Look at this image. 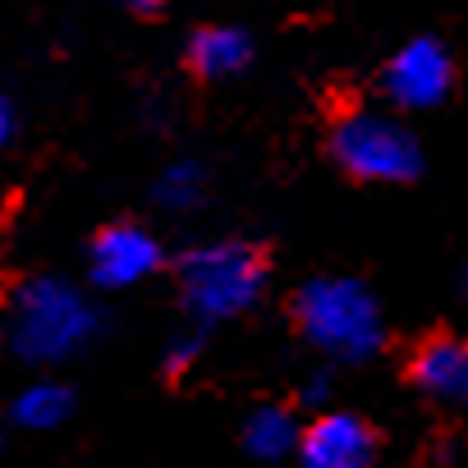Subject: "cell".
<instances>
[{"mask_svg":"<svg viewBox=\"0 0 468 468\" xmlns=\"http://www.w3.org/2000/svg\"><path fill=\"white\" fill-rule=\"evenodd\" d=\"M294 317H299V331L331 358L363 363L381 349V313H377V299L358 281H345V276L308 281L294 294Z\"/></svg>","mask_w":468,"mask_h":468,"instance_id":"cell-1","label":"cell"},{"mask_svg":"<svg viewBox=\"0 0 468 468\" xmlns=\"http://www.w3.org/2000/svg\"><path fill=\"white\" fill-rule=\"evenodd\" d=\"M377 436L358 413H322L299 441V468H372Z\"/></svg>","mask_w":468,"mask_h":468,"instance_id":"cell-6","label":"cell"},{"mask_svg":"<svg viewBox=\"0 0 468 468\" xmlns=\"http://www.w3.org/2000/svg\"><path fill=\"white\" fill-rule=\"evenodd\" d=\"M413 381L445 399V404H468V340H431L413 354Z\"/></svg>","mask_w":468,"mask_h":468,"instance_id":"cell-8","label":"cell"},{"mask_svg":"<svg viewBox=\"0 0 468 468\" xmlns=\"http://www.w3.org/2000/svg\"><path fill=\"white\" fill-rule=\"evenodd\" d=\"M303 395H308V399H326V377H313Z\"/></svg>","mask_w":468,"mask_h":468,"instance_id":"cell-15","label":"cell"},{"mask_svg":"<svg viewBox=\"0 0 468 468\" xmlns=\"http://www.w3.org/2000/svg\"><path fill=\"white\" fill-rule=\"evenodd\" d=\"M197 349H202L197 335H179V340L170 345V367H188V363L197 358Z\"/></svg>","mask_w":468,"mask_h":468,"instance_id":"cell-13","label":"cell"},{"mask_svg":"<svg viewBox=\"0 0 468 468\" xmlns=\"http://www.w3.org/2000/svg\"><path fill=\"white\" fill-rule=\"evenodd\" d=\"M197 193H202V170L193 165V161H179V165H170L161 179H156V197L165 202V207H193L197 202Z\"/></svg>","mask_w":468,"mask_h":468,"instance_id":"cell-12","label":"cell"},{"mask_svg":"<svg viewBox=\"0 0 468 468\" xmlns=\"http://www.w3.org/2000/svg\"><path fill=\"white\" fill-rule=\"evenodd\" d=\"M299 441H303V431H299L294 413L281 409V404H262V409H253V418L244 422V445H249L253 459L276 463V459H285V454H299Z\"/></svg>","mask_w":468,"mask_h":468,"instance_id":"cell-10","label":"cell"},{"mask_svg":"<svg viewBox=\"0 0 468 468\" xmlns=\"http://www.w3.org/2000/svg\"><path fill=\"white\" fill-rule=\"evenodd\" d=\"M253 60V42L239 28H202L188 42V65L202 79H229Z\"/></svg>","mask_w":468,"mask_h":468,"instance_id":"cell-9","label":"cell"},{"mask_svg":"<svg viewBox=\"0 0 468 468\" xmlns=\"http://www.w3.org/2000/svg\"><path fill=\"white\" fill-rule=\"evenodd\" d=\"M92 331H97V313L69 281L42 276V281H28L15 299L10 335L28 363H60L79 354L92 340Z\"/></svg>","mask_w":468,"mask_h":468,"instance_id":"cell-2","label":"cell"},{"mask_svg":"<svg viewBox=\"0 0 468 468\" xmlns=\"http://www.w3.org/2000/svg\"><path fill=\"white\" fill-rule=\"evenodd\" d=\"M124 5H129V10H138V15H152V10L161 5V0H124Z\"/></svg>","mask_w":468,"mask_h":468,"instance_id":"cell-16","label":"cell"},{"mask_svg":"<svg viewBox=\"0 0 468 468\" xmlns=\"http://www.w3.org/2000/svg\"><path fill=\"white\" fill-rule=\"evenodd\" d=\"M262 258L249 244H202L179 262V290L193 317L225 322L239 317L262 294Z\"/></svg>","mask_w":468,"mask_h":468,"instance_id":"cell-3","label":"cell"},{"mask_svg":"<svg viewBox=\"0 0 468 468\" xmlns=\"http://www.w3.org/2000/svg\"><path fill=\"white\" fill-rule=\"evenodd\" d=\"M156 267H161V244L143 225H111L92 239V281L106 290L138 285Z\"/></svg>","mask_w":468,"mask_h":468,"instance_id":"cell-7","label":"cell"},{"mask_svg":"<svg viewBox=\"0 0 468 468\" xmlns=\"http://www.w3.org/2000/svg\"><path fill=\"white\" fill-rule=\"evenodd\" d=\"M454 83V65H450V51L431 37H413L409 47L395 51V60L386 65L381 74V88L386 97L399 106V111H427L436 106Z\"/></svg>","mask_w":468,"mask_h":468,"instance_id":"cell-5","label":"cell"},{"mask_svg":"<svg viewBox=\"0 0 468 468\" xmlns=\"http://www.w3.org/2000/svg\"><path fill=\"white\" fill-rule=\"evenodd\" d=\"M331 156L354 175V179H377V184H399L413 179L422 165V152L413 133L381 115V111H349L331 129Z\"/></svg>","mask_w":468,"mask_h":468,"instance_id":"cell-4","label":"cell"},{"mask_svg":"<svg viewBox=\"0 0 468 468\" xmlns=\"http://www.w3.org/2000/svg\"><path fill=\"white\" fill-rule=\"evenodd\" d=\"M10 138H15V106L0 97V147H5Z\"/></svg>","mask_w":468,"mask_h":468,"instance_id":"cell-14","label":"cell"},{"mask_svg":"<svg viewBox=\"0 0 468 468\" xmlns=\"http://www.w3.org/2000/svg\"><path fill=\"white\" fill-rule=\"evenodd\" d=\"M69 409H74V395L60 381H33L15 399V422L28 431H47V427H60L69 418Z\"/></svg>","mask_w":468,"mask_h":468,"instance_id":"cell-11","label":"cell"},{"mask_svg":"<svg viewBox=\"0 0 468 468\" xmlns=\"http://www.w3.org/2000/svg\"><path fill=\"white\" fill-rule=\"evenodd\" d=\"M463 294H468V271H463Z\"/></svg>","mask_w":468,"mask_h":468,"instance_id":"cell-17","label":"cell"}]
</instances>
